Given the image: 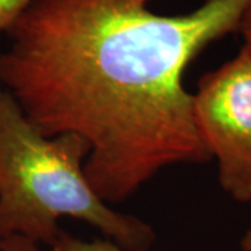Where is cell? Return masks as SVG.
Wrapping results in <instances>:
<instances>
[{"label":"cell","instance_id":"1","mask_svg":"<svg viewBox=\"0 0 251 251\" xmlns=\"http://www.w3.org/2000/svg\"><path fill=\"white\" fill-rule=\"evenodd\" d=\"M153 0H34L4 35L0 85L46 137L90 147L85 176L108 204L166 168L211 159L183 85L188 64L237 32L251 0L163 16Z\"/></svg>","mask_w":251,"mask_h":251},{"label":"cell","instance_id":"2","mask_svg":"<svg viewBox=\"0 0 251 251\" xmlns=\"http://www.w3.org/2000/svg\"><path fill=\"white\" fill-rule=\"evenodd\" d=\"M90 147L77 134L46 137L0 85V239L23 236L53 246L69 216L97 227L126 251H148V224L115 211L85 176Z\"/></svg>","mask_w":251,"mask_h":251},{"label":"cell","instance_id":"3","mask_svg":"<svg viewBox=\"0 0 251 251\" xmlns=\"http://www.w3.org/2000/svg\"><path fill=\"white\" fill-rule=\"evenodd\" d=\"M201 141L218 162V179L237 202L251 201V48L204 74L193 94Z\"/></svg>","mask_w":251,"mask_h":251},{"label":"cell","instance_id":"4","mask_svg":"<svg viewBox=\"0 0 251 251\" xmlns=\"http://www.w3.org/2000/svg\"><path fill=\"white\" fill-rule=\"evenodd\" d=\"M52 249L53 251H126L109 239H94L91 242H85L63 230Z\"/></svg>","mask_w":251,"mask_h":251},{"label":"cell","instance_id":"5","mask_svg":"<svg viewBox=\"0 0 251 251\" xmlns=\"http://www.w3.org/2000/svg\"><path fill=\"white\" fill-rule=\"evenodd\" d=\"M32 1L34 0H0V34H4L10 24Z\"/></svg>","mask_w":251,"mask_h":251},{"label":"cell","instance_id":"6","mask_svg":"<svg viewBox=\"0 0 251 251\" xmlns=\"http://www.w3.org/2000/svg\"><path fill=\"white\" fill-rule=\"evenodd\" d=\"M0 251H42L39 244L23 236H9L0 239Z\"/></svg>","mask_w":251,"mask_h":251},{"label":"cell","instance_id":"7","mask_svg":"<svg viewBox=\"0 0 251 251\" xmlns=\"http://www.w3.org/2000/svg\"><path fill=\"white\" fill-rule=\"evenodd\" d=\"M237 32L242 34L243 39H244V45H249L251 48V4L243 14Z\"/></svg>","mask_w":251,"mask_h":251},{"label":"cell","instance_id":"8","mask_svg":"<svg viewBox=\"0 0 251 251\" xmlns=\"http://www.w3.org/2000/svg\"><path fill=\"white\" fill-rule=\"evenodd\" d=\"M240 244H242L243 251H251V229L243 236L242 243H240Z\"/></svg>","mask_w":251,"mask_h":251}]
</instances>
